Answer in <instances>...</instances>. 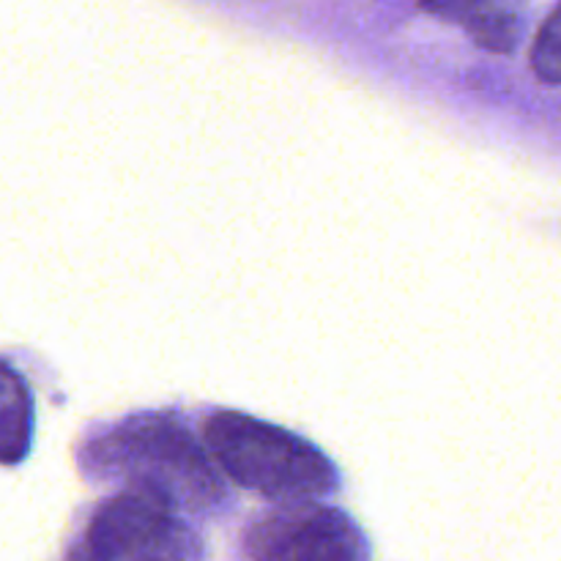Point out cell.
Wrapping results in <instances>:
<instances>
[{
	"instance_id": "5",
	"label": "cell",
	"mask_w": 561,
	"mask_h": 561,
	"mask_svg": "<svg viewBox=\"0 0 561 561\" xmlns=\"http://www.w3.org/2000/svg\"><path fill=\"white\" fill-rule=\"evenodd\" d=\"M33 398L25 378L0 359V463L14 466L31 449Z\"/></svg>"
},
{
	"instance_id": "8",
	"label": "cell",
	"mask_w": 561,
	"mask_h": 561,
	"mask_svg": "<svg viewBox=\"0 0 561 561\" xmlns=\"http://www.w3.org/2000/svg\"><path fill=\"white\" fill-rule=\"evenodd\" d=\"M420 5L425 11H431V14L442 16V20L460 22L466 27L474 16L499 9L502 0H420Z\"/></svg>"
},
{
	"instance_id": "7",
	"label": "cell",
	"mask_w": 561,
	"mask_h": 561,
	"mask_svg": "<svg viewBox=\"0 0 561 561\" xmlns=\"http://www.w3.org/2000/svg\"><path fill=\"white\" fill-rule=\"evenodd\" d=\"M531 69L548 85H561V0L537 33L531 47Z\"/></svg>"
},
{
	"instance_id": "2",
	"label": "cell",
	"mask_w": 561,
	"mask_h": 561,
	"mask_svg": "<svg viewBox=\"0 0 561 561\" xmlns=\"http://www.w3.org/2000/svg\"><path fill=\"white\" fill-rule=\"evenodd\" d=\"M88 471L153 482L179 507H208L222 493L217 466L195 444L181 422L164 414H146L121 422L85 447Z\"/></svg>"
},
{
	"instance_id": "3",
	"label": "cell",
	"mask_w": 561,
	"mask_h": 561,
	"mask_svg": "<svg viewBox=\"0 0 561 561\" xmlns=\"http://www.w3.org/2000/svg\"><path fill=\"white\" fill-rule=\"evenodd\" d=\"M179 504L153 482H129L85 531V557L99 561L201 557L195 535L175 518Z\"/></svg>"
},
{
	"instance_id": "6",
	"label": "cell",
	"mask_w": 561,
	"mask_h": 561,
	"mask_svg": "<svg viewBox=\"0 0 561 561\" xmlns=\"http://www.w3.org/2000/svg\"><path fill=\"white\" fill-rule=\"evenodd\" d=\"M466 31L471 33V38L480 47L491 49V53H513L520 38V20L510 9L499 5V9L474 16L466 25Z\"/></svg>"
},
{
	"instance_id": "1",
	"label": "cell",
	"mask_w": 561,
	"mask_h": 561,
	"mask_svg": "<svg viewBox=\"0 0 561 561\" xmlns=\"http://www.w3.org/2000/svg\"><path fill=\"white\" fill-rule=\"evenodd\" d=\"M203 442L222 474L274 502H321L340 485L337 469L321 449L255 416L211 414L203 422Z\"/></svg>"
},
{
	"instance_id": "4",
	"label": "cell",
	"mask_w": 561,
	"mask_h": 561,
	"mask_svg": "<svg viewBox=\"0 0 561 561\" xmlns=\"http://www.w3.org/2000/svg\"><path fill=\"white\" fill-rule=\"evenodd\" d=\"M244 557L263 561H354L367 557V542L354 520L318 499L285 502L247 535Z\"/></svg>"
}]
</instances>
